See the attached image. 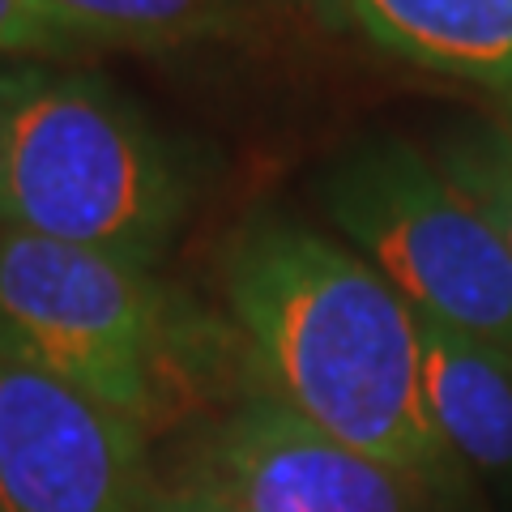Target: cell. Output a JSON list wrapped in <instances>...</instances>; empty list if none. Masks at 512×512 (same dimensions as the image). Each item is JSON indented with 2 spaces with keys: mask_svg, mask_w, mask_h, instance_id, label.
Wrapping results in <instances>:
<instances>
[{
  "mask_svg": "<svg viewBox=\"0 0 512 512\" xmlns=\"http://www.w3.org/2000/svg\"><path fill=\"white\" fill-rule=\"evenodd\" d=\"M222 295L274 397L431 491L461 483L423 402L419 316L355 248L256 214L227 244Z\"/></svg>",
  "mask_w": 512,
  "mask_h": 512,
  "instance_id": "1",
  "label": "cell"
},
{
  "mask_svg": "<svg viewBox=\"0 0 512 512\" xmlns=\"http://www.w3.org/2000/svg\"><path fill=\"white\" fill-rule=\"evenodd\" d=\"M0 355L154 436L222 393L231 342L154 269L9 227L0 235Z\"/></svg>",
  "mask_w": 512,
  "mask_h": 512,
  "instance_id": "2",
  "label": "cell"
},
{
  "mask_svg": "<svg viewBox=\"0 0 512 512\" xmlns=\"http://www.w3.org/2000/svg\"><path fill=\"white\" fill-rule=\"evenodd\" d=\"M9 227L154 269L192 205L184 154L94 73H0Z\"/></svg>",
  "mask_w": 512,
  "mask_h": 512,
  "instance_id": "3",
  "label": "cell"
},
{
  "mask_svg": "<svg viewBox=\"0 0 512 512\" xmlns=\"http://www.w3.org/2000/svg\"><path fill=\"white\" fill-rule=\"evenodd\" d=\"M320 205L414 312L512 350V252L440 163L367 137L333 158Z\"/></svg>",
  "mask_w": 512,
  "mask_h": 512,
  "instance_id": "4",
  "label": "cell"
},
{
  "mask_svg": "<svg viewBox=\"0 0 512 512\" xmlns=\"http://www.w3.org/2000/svg\"><path fill=\"white\" fill-rule=\"evenodd\" d=\"M150 436L0 355V512H150Z\"/></svg>",
  "mask_w": 512,
  "mask_h": 512,
  "instance_id": "5",
  "label": "cell"
},
{
  "mask_svg": "<svg viewBox=\"0 0 512 512\" xmlns=\"http://www.w3.org/2000/svg\"><path fill=\"white\" fill-rule=\"evenodd\" d=\"M180 478L235 512H427L436 495L325 436L269 389L244 393L210 423Z\"/></svg>",
  "mask_w": 512,
  "mask_h": 512,
  "instance_id": "6",
  "label": "cell"
},
{
  "mask_svg": "<svg viewBox=\"0 0 512 512\" xmlns=\"http://www.w3.org/2000/svg\"><path fill=\"white\" fill-rule=\"evenodd\" d=\"M419 316L423 402L461 466L512 474V350Z\"/></svg>",
  "mask_w": 512,
  "mask_h": 512,
  "instance_id": "7",
  "label": "cell"
},
{
  "mask_svg": "<svg viewBox=\"0 0 512 512\" xmlns=\"http://www.w3.org/2000/svg\"><path fill=\"white\" fill-rule=\"evenodd\" d=\"M346 9L384 52L512 94V0H346Z\"/></svg>",
  "mask_w": 512,
  "mask_h": 512,
  "instance_id": "8",
  "label": "cell"
},
{
  "mask_svg": "<svg viewBox=\"0 0 512 512\" xmlns=\"http://www.w3.org/2000/svg\"><path fill=\"white\" fill-rule=\"evenodd\" d=\"M77 43H180L231 30L256 0H47Z\"/></svg>",
  "mask_w": 512,
  "mask_h": 512,
  "instance_id": "9",
  "label": "cell"
},
{
  "mask_svg": "<svg viewBox=\"0 0 512 512\" xmlns=\"http://www.w3.org/2000/svg\"><path fill=\"white\" fill-rule=\"evenodd\" d=\"M440 171L491 218V227L504 235L512 252V137L504 124L461 128L440 141Z\"/></svg>",
  "mask_w": 512,
  "mask_h": 512,
  "instance_id": "10",
  "label": "cell"
},
{
  "mask_svg": "<svg viewBox=\"0 0 512 512\" xmlns=\"http://www.w3.org/2000/svg\"><path fill=\"white\" fill-rule=\"evenodd\" d=\"M77 35L47 0H0V56L69 52Z\"/></svg>",
  "mask_w": 512,
  "mask_h": 512,
  "instance_id": "11",
  "label": "cell"
},
{
  "mask_svg": "<svg viewBox=\"0 0 512 512\" xmlns=\"http://www.w3.org/2000/svg\"><path fill=\"white\" fill-rule=\"evenodd\" d=\"M150 512H235V508H227L218 495H210L205 487L180 478L175 487H158V500H154Z\"/></svg>",
  "mask_w": 512,
  "mask_h": 512,
  "instance_id": "12",
  "label": "cell"
},
{
  "mask_svg": "<svg viewBox=\"0 0 512 512\" xmlns=\"http://www.w3.org/2000/svg\"><path fill=\"white\" fill-rule=\"evenodd\" d=\"M0 222H9V188H5V137H0Z\"/></svg>",
  "mask_w": 512,
  "mask_h": 512,
  "instance_id": "13",
  "label": "cell"
},
{
  "mask_svg": "<svg viewBox=\"0 0 512 512\" xmlns=\"http://www.w3.org/2000/svg\"><path fill=\"white\" fill-rule=\"evenodd\" d=\"M504 133L512 137V94H504Z\"/></svg>",
  "mask_w": 512,
  "mask_h": 512,
  "instance_id": "14",
  "label": "cell"
}]
</instances>
